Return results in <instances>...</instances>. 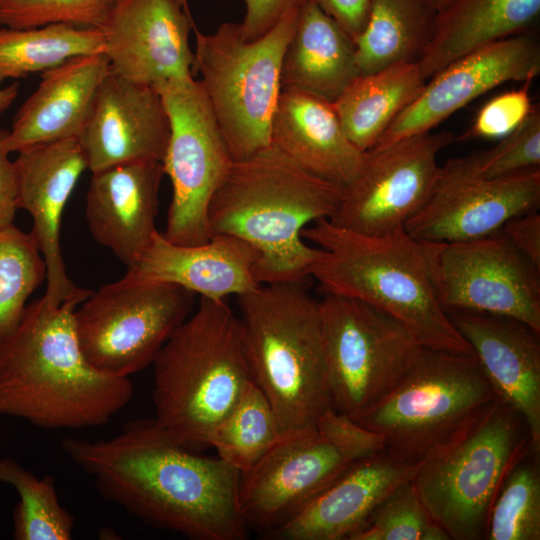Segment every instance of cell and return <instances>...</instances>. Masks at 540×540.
I'll list each match as a JSON object with an SVG mask.
<instances>
[{
	"mask_svg": "<svg viewBox=\"0 0 540 540\" xmlns=\"http://www.w3.org/2000/svg\"><path fill=\"white\" fill-rule=\"evenodd\" d=\"M74 464L103 498L143 522L193 540H244L240 473L176 441L155 418L127 422L112 438L64 439Z\"/></svg>",
	"mask_w": 540,
	"mask_h": 540,
	"instance_id": "1",
	"label": "cell"
},
{
	"mask_svg": "<svg viewBox=\"0 0 540 540\" xmlns=\"http://www.w3.org/2000/svg\"><path fill=\"white\" fill-rule=\"evenodd\" d=\"M86 298L52 306L41 297L0 340V415L79 429L104 425L131 401V380L100 372L81 351L74 311Z\"/></svg>",
	"mask_w": 540,
	"mask_h": 540,
	"instance_id": "2",
	"label": "cell"
},
{
	"mask_svg": "<svg viewBox=\"0 0 540 540\" xmlns=\"http://www.w3.org/2000/svg\"><path fill=\"white\" fill-rule=\"evenodd\" d=\"M344 188L323 180L273 146L234 161L209 205L212 233L247 242L257 253L261 285L302 282L322 249L304 241L310 224L330 219Z\"/></svg>",
	"mask_w": 540,
	"mask_h": 540,
	"instance_id": "3",
	"label": "cell"
},
{
	"mask_svg": "<svg viewBox=\"0 0 540 540\" xmlns=\"http://www.w3.org/2000/svg\"><path fill=\"white\" fill-rule=\"evenodd\" d=\"M302 237L322 249L310 276L324 293L387 312L424 348L474 354L440 303L434 273L436 243L415 239L404 229L364 235L328 219L307 226Z\"/></svg>",
	"mask_w": 540,
	"mask_h": 540,
	"instance_id": "4",
	"label": "cell"
},
{
	"mask_svg": "<svg viewBox=\"0 0 540 540\" xmlns=\"http://www.w3.org/2000/svg\"><path fill=\"white\" fill-rule=\"evenodd\" d=\"M302 282L260 285L236 297L254 382L286 438L316 430L332 406L319 301Z\"/></svg>",
	"mask_w": 540,
	"mask_h": 540,
	"instance_id": "5",
	"label": "cell"
},
{
	"mask_svg": "<svg viewBox=\"0 0 540 540\" xmlns=\"http://www.w3.org/2000/svg\"><path fill=\"white\" fill-rule=\"evenodd\" d=\"M155 419L176 441L199 451L253 376L238 315L227 299L199 297L153 362Z\"/></svg>",
	"mask_w": 540,
	"mask_h": 540,
	"instance_id": "6",
	"label": "cell"
},
{
	"mask_svg": "<svg viewBox=\"0 0 540 540\" xmlns=\"http://www.w3.org/2000/svg\"><path fill=\"white\" fill-rule=\"evenodd\" d=\"M532 448L524 419L496 397L432 448L412 481L450 540H483L505 479Z\"/></svg>",
	"mask_w": 540,
	"mask_h": 540,
	"instance_id": "7",
	"label": "cell"
},
{
	"mask_svg": "<svg viewBox=\"0 0 540 540\" xmlns=\"http://www.w3.org/2000/svg\"><path fill=\"white\" fill-rule=\"evenodd\" d=\"M299 8L251 42L243 38L240 23H223L211 34L194 27L193 74L201 77L199 82L234 161L270 146L283 54Z\"/></svg>",
	"mask_w": 540,
	"mask_h": 540,
	"instance_id": "8",
	"label": "cell"
},
{
	"mask_svg": "<svg viewBox=\"0 0 540 540\" xmlns=\"http://www.w3.org/2000/svg\"><path fill=\"white\" fill-rule=\"evenodd\" d=\"M495 398L474 354L423 348L398 384L356 421L383 435L390 452L420 461Z\"/></svg>",
	"mask_w": 540,
	"mask_h": 540,
	"instance_id": "9",
	"label": "cell"
},
{
	"mask_svg": "<svg viewBox=\"0 0 540 540\" xmlns=\"http://www.w3.org/2000/svg\"><path fill=\"white\" fill-rule=\"evenodd\" d=\"M332 406L358 420L402 379L424 347L395 317L363 301H319Z\"/></svg>",
	"mask_w": 540,
	"mask_h": 540,
	"instance_id": "10",
	"label": "cell"
},
{
	"mask_svg": "<svg viewBox=\"0 0 540 540\" xmlns=\"http://www.w3.org/2000/svg\"><path fill=\"white\" fill-rule=\"evenodd\" d=\"M195 295L174 284L126 277L101 286L74 311L84 357L112 376L129 378L144 370L193 312Z\"/></svg>",
	"mask_w": 540,
	"mask_h": 540,
	"instance_id": "11",
	"label": "cell"
},
{
	"mask_svg": "<svg viewBox=\"0 0 540 540\" xmlns=\"http://www.w3.org/2000/svg\"><path fill=\"white\" fill-rule=\"evenodd\" d=\"M154 88L170 121L162 165L172 197L163 235L177 245H200L213 235L209 205L234 160L199 80L168 81Z\"/></svg>",
	"mask_w": 540,
	"mask_h": 540,
	"instance_id": "12",
	"label": "cell"
},
{
	"mask_svg": "<svg viewBox=\"0 0 540 540\" xmlns=\"http://www.w3.org/2000/svg\"><path fill=\"white\" fill-rule=\"evenodd\" d=\"M454 140L450 131L431 130L367 150L328 220L369 236L404 229L433 194L441 170L438 155Z\"/></svg>",
	"mask_w": 540,
	"mask_h": 540,
	"instance_id": "13",
	"label": "cell"
},
{
	"mask_svg": "<svg viewBox=\"0 0 540 540\" xmlns=\"http://www.w3.org/2000/svg\"><path fill=\"white\" fill-rule=\"evenodd\" d=\"M434 273L446 312L510 317L540 333V269L501 230L475 240L436 243Z\"/></svg>",
	"mask_w": 540,
	"mask_h": 540,
	"instance_id": "14",
	"label": "cell"
},
{
	"mask_svg": "<svg viewBox=\"0 0 540 540\" xmlns=\"http://www.w3.org/2000/svg\"><path fill=\"white\" fill-rule=\"evenodd\" d=\"M539 73L540 44L534 30L476 49L430 77L373 147L434 130L489 90L509 81L532 82Z\"/></svg>",
	"mask_w": 540,
	"mask_h": 540,
	"instance_id": "15",
	"label": "cell"
},
{
	"mask_svg": "<svg viewBox=\"0 0 540 540\" xmlns=\"http://www.w3.org/2000/svg\"><path fill=\"white\" fill-rule=\"evenodd\" d=\"M351 464L317 430L282 438L240 473V515L247 527L270 535Z\"/></svg>",
	"mask_w": 540,
	"mask_h": 540,
	"instance_id": "16",
	"label": "cell"
},
{
	"mask_svg": "<svg viewBox=\"0 0 540 540\" xmlns=\"http://www.w3.org/2000/svg\"><path fill=\"white\" fill-rule=\"evenodd\" d=\"M540 168L497 179H477L440 170L433 194L404 225L413 238L428 243L479 239L502 229L510 219L537 211Z\"/></svg>",
	"mask_w": 540,
	"mask_h": 540,
	"instance_id": "17",
	"label": "cell"
},
{
	"mask_svg": "<svg viewBox=\"0 0 540 540\" xmlns=\"http://www.w3.org/2000/svg\"><path fill=\"white\" fill-rule=\"evenodd\" d=\"M194 26L186 0H122L104 28L109 70L153 87L194 78Z\"/></svg>",
	"mask_w": 540,
	"mask_h": 540,
	"instance_id": "18",
	"label": "cell"
},
{
	"mask_svg": "<svg viewBox=\"0 0 540 540\" xmlns=\"http://www.w3.org/2000/svg\"><path fill=\"white\" fill-rule=\"evenodd\" d=\"M17 208L30 213L33 234L47 269L42 299L52 306L91 291L69 279L60 243L64 208L81 174L88 169L77 138L38 144L18 152L13 161Z\"/></svg>",
	"mask_w": 540,
	"mask_h": 540,
	"instance_id": "19",
	"label": "cell"
},
{
	"mask_svg": "<svg viewBox=\"0 0 540 540\" xmlns=\"http://www.w3.org/2000/svg\"><path fill=\"white\" fill-rule=\"evenodd\" d=\"M169 136L159 92L109 70L77 139L94 173L129 162H162Z\"/></svg>",
	"mask_w": 540,
	"mask_h": 540,
	"instance_id": "20",
	"label": "cell"
},
{
	"mask_svg": "<svg viewBox=\"0 0 540 540\" xmlns=\"http://www.w3.org/2000/svg\"><path fill=\"white\" fill-rule=\"evenodd\" d=\"M470 345L495 396L524 419L540 450V333L516 319L471 311L447 312Z\"/></svg>",
	"mask_w": 540,
	"mask_h": 540,
	"instance_id": "21",
	"label": "cell"
},
{
	"mask_svg": "<svg viewBox=\"0 0 540 540\" xmlns=\"http://www.w3.org/2000/svg\"><path fill=\"white\" fill-rule=\"evenodd\" d=\"M420 466L389 450L352 463L270 538L349 540L376 506L398 485L411 481Z\"/></svg>",
	"mask_w": 540,
	"mask_h": 540,
	"instance_id": "22",
	"label": "cell"
},
{
	"mask_svg": "<svg viewBox=\"0 0 540 540\" xmlns=\"http://www.w3.org/2000/svg\"><path fill=\"white\" fill-rule=\"evenodd\" d=\"M256 251L244 240L214 233L203 244L184 246L156 231L124 277L146 283L183 287L214 300L240 296L261 284L255 275Z\"/></svg>",
	"mask_w": 540,
	"mask_h": 540,
	"instance_id": "23",
	"label": "cell"
},
{
	"mask_svg": "<svg viewBox=\"0 0 540 540\" xmlns=\"http://www.w3.org/2000/svg\"><path fill=\"white\" fill-rule=\"evenodd\" d=\"M162 162L136 161L92 173L85 217L93 238L131 267L150 243L158 213Z\"/></svg>",
	"mask_w": 540,
	"mask_h": 540,
	"instance_id": "24",
	"label": "cell"
},
{
	"mask_svg": "<svg viewBox=\"0 0 540 540\" xmlns=\"http://www.w3.org/2000/svg\"><path fill=\"white\" fill-rule=\"evenodd\" d=\"M108 73L104 53L74 57L41 73L37 89L15 114L4 141L7 152L78 138Z\"/></svg>",
	"mask_w": 540,
	"mask_h": 540,
	"instance_id": "25",
	"label": "cell"
},
{
	"mask_svg": "<svg viewBox=\"0 0 540 540\" xmlns=\"http://www.w3.org/2000/svg\"><path fill=\"white\" fill-rule=\"evenodd\" d=\"M270 145L307 172L345 188L364 153L346 136L332 103L296 90H281Z\"/></svg>",
	"mask_w": 540,
	"mask_h": 540,
	"instance_id": "26",
	"label": "cell"
},
{
	"mask_svg": "<svg viewBox=\"0 0 540 540\" xmlns=\"http://www.w3.org/2000/svg\"><path fill=\"white\" fill-rule=\"evenodd\" d=\"M356 76L352 38L315 0H306L283 54L281 90L333 103Z\"/></svg>",
	"mask_w": 540,
	"mask_h": 540,
	"instance_id": "27",
	"label": "cell"
},
{
	"mask_svg": "<svg viewBox=\"0 0 540 540\" xmlns=\"http://www.w3.org/2000/svg\"><path fill=\"white\" fill-rule=\"evenodd\" d=\"M540 0H450L436 12L433 34L418 62L427 81L462 56L529 30Z\"/></svg>",
	"mask_w": 540,
	"mask_h": 540,
	"instance_id": "28",
	"label": "cell"
},
{
	"mask_svg": "<svg viewBox=\"0 0 540 540\" xmlns=\"http://www.w3.org/2000/svg\"><path fill=\"white\" fill-rule=\"evenodd\" d=\"M425 83L418 63H397L356 76L332 105L348 139L366 152Z\"/></svg>",
	"mask_w": 540,
	"mask_h": 540,
	"instance_id": "29",
	"label": "cell"
},
{
	"mask_svg": "<svg viewBox=\"0 0 540 540\" xmlns=\"http://www.w3.org/2000/svg\"><path fill=\"white\" fill-rule=\"evenodd\" d=\"M436 12L422 0H372L353 40L358 75L397 63H418L433 34Z\"/></svg>",
	"mask_w": 540,
	"mask_h": 540,
	"instance_id": "30",
	"label": "cell"
},
{
	"mask_svg": "<svg viewBox=\"0 0 540 540\" xmlns=\"http://www.w3.org/2000/svg\"><path fill=\"white\" fill-rule=\"evenodd\" d=\"M104 29L56 24L30 28L0 26V85L43 73L74 57L103 53Z\"/></svg>",
	"mask_w": 540,
	"mask_h": 540,
	"instance_id": "31",
	"label": "cell"
},
{
	"mask_svg": "<svg viewBox=\"0 0 540 540\" xmlns=\"http://www.w3.org/2000/svg\"><path fill=\"white\" fill-rule=\"evenodd\" d=\"M281 439L274 409L264 392L252 381L212 430L207 446L213 447L217 457L242 473Z\"/></svg>",
	"mask_w": 540,
	"mask_h": 540,
	"instance_id": "32",
	"label": "cell"
},
{
	"mask_svg": "<svg viewBox=\"0 0 540 540\" xmlns=\"http://www.w3.org/2000/svg\"><path fill=\"white\" fill-rule=\"evenodd\" d=\"M0 483L14 487L20 501L13 513L15 540H70L73 516L60 504L52 476L36 477L12 457L0 458Z\"/></svg>",
	"mask_w": 540,
	"mask_h": 540,
	"instance_id": "33",
	"label": "cell"
},
{
	"mask_svg": "<svg viewBox=\"0 0 540 540\" xmlns=\"http://www.w3.org/2000/svg\"><path fill=\"white\" fill-rule=\"evenodd\" d=\"M46 275L33 234L13 223L0 228V340L17 327L27 299Z\"/></svg>",
	"mask_w": 540,
	"mask_h": 540,
	"instance_id": "34",
	"label": "cell"
},
{
	"mask_svg": "<svg viewBox=\"0 0 540 540\" xmlns=\"http://www.w3.org/2000/svg\"><path fill=\"white\" fill-rule=\"evenodd\" d=\"M487 540L540 539L539 450L512 468L491 509Z\"/></svg>",
	"mask_w": 540,
	"mask_h": 540,
	"instance_id": "35",
	"label": "cell"
},
{
	"mask_svg": "<svg viewBox=\"0 0 540 540\" xmlns=\"http://www.w3.org/2000/svg\"><path fill=\"white\" fill-rule=\"evenodd\" d=\"M441 168L452 174L497 179L540 168V111L533 107L527 118L490 149L448 159Z\"/></svg>",
	"mask_w": 540,
	"mask_h": 540,
	"instance_id": "36",
	"label": "cell"
},
{
	"mask_svg": "<svg viewBox=\"0 0 540 540\" xmlns=\"http://www.w3.org/2000/svg\"><path fill=\"white\" fill-rule=\"evenodd\" d=\"M349 540H450L432 518L413 481L394 488Z\"/></svg>",
	"mask_w": 540,
	"mask_h": 540,
	"instance_id": "37",
	"label": "cell"
},
{
	"mask_svg": "<svg viewBox=\"0 0 540 540\" xmlns=\"http://www.w3.org/2000/svg\"><path fill=\"white\" fill-rule=\"evenodd\" d=\"M122 0H0V26L30 28L64 24L104 29Z\"/></svg>",
	"mask_w": 540,
	"mask_h": 540,
	"instance_id": "38",
	"label": "cell"
},
{
	"mask_svg": "<svg viewBox=\"0 0 540 540\" xmlns=\"http://www.w3.org/2000/svg\"><path fill=\"white\" fill-rule=\"evenodd\" d=\"M511 90L490 99L477 113L473 124L461 136L462 140L472 138H502L515 130L533 109L529 87Z\"/></svg>",
	"mask_w": 540,
	"mask_h": 540,
	"instance_id": "39",
	"label": "cell"
},
{
	"mask_svg": "<svg viewBox=\"0 0 540 540\" xmlns=\"http://www.w3.org/2000/svg\"><path fill=\"white\" fill-rule=\"evenodd\" d=\"M316 430L350 463L375 456L387 449L383 435L364 427L333 407L320 415Z\"/></svg>",
	"mask_w": 540,
	"mask_h": 540,
	"instance_id": "40",
	"label": "cell"
},
{
	"mask_svg": "<svg viewBox=\"0 0 540 540\" xmlns=\"http://www.w3.org/2000/svg\"><path fill=\"white\" fill-rule=\"evenodd\" d=\"M245 15L240 23L245 41H254L270 31L292 9L306 0H242Z\"/></svg>",
	"mask_w": 540,
	"mask_h": 540,
	"instance_id": "41",
	"label": "cell"
},
{
	"mask_svg": "<svg viewBox=\"0 0 540 540\" xmlns=\"http://www.w3.org/2000/svg\"><path fill=\"white\" fill-rule=\"evenodd\" d=\"M501 231L525 257L540 269V215L537 211L510 219Z\"/></svg>",
	"mask_w": 540,
	"mask_h": 540,
	"instance_id": "42",
	"label": "cell"
},
{
	"mask_svg": "<svg viewBox=\"0 0 540 540\" xmlns=\"http://www.w3.org/2000/svg\"><path fill=\"white\" fill-rule=\"evenodd\" d=\"M354 40L364 29L372 0H315Z\"/></svg>",
	"mask_w": 540,
	"mask_h": 540,
	"instance_id": "43",
	"label": "cell"
},
{
	"mask_svg": "<svg viewBox=\"0 0 540 540\" xmlns=\"http://www.w3.org/2000/svg\"><path fill=\"white\" fill-rule=\"evenodd\" d=\"M8 131L0 129V228L13 223L17 208L13 161L8 157L5 138Z\"/></svg>",
	"mask_w": 540,
	"mask_h": 540,
	"instance_id": "44",
	"label": "cell"
},
{
	"mask_svg": "<svg viewBox=\"0 0 540 540\" xmlns=\"http://www.w3.org/2000/svg\"><path fill=\"white\" fill-rule=\"evenodd\" d=\"M18 91L19 84L17 82L5 87L0 85V115L15 101Z\"/></svg>",
	"mask_w": 540,
	"mask_h": 540,
	"instance_id": "45",
	"label": "cell"
},
{
	"mask_svg": "<svg viewBox=\"0 0 540 540\" xmlns=\"http://www.w3.org/2000/svg\"><path fill=\"white\" fill-rule=\"evenodd\" d=\"M426 5L432 8L435 12L441 10L450 0H422Z\"/></svg>",
	"mask_w": 540,
	"mask_h": 540,
	"instance_id": "46",
	"label": "cell"
}]
</instances>
